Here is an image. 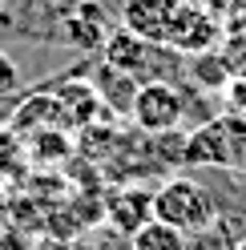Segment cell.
<instances>
[{"instance_id": "cell-15", "label": "cell", "mask_w": 246, "mask_h": 250, "mask_svg": "<svg viewBox=\"0 0 246 250\" xmlns=\"http://www.w3.org/2000/svg\"><path fill=\"white\" fill-rule=\"evenodd\" d=\"M73 250H105V246H73Z\"/></svg>"}, {"instance_id": "cell-17", "label": "cell", "mask_w": 246, "mask_h": 250, "mask_svg": "<svg viewBox=\"0 0 246 250\" xmlns=\"http://www.w3.org/2000/svg\"><path fill=\"white\" fill-rule=\"evenodd\" d=\"M238 166H242V169H246V149H242V162H238Z\"/></svg>"}, {"instance_id": "cell-1", "label": "cell", "mask_w": 246, "mask_h": 250, "mask_svg": "<svg viewBox=\"0 0 246 250\" xmlns=\"http://www.w3.org/2000/svg\"><path fill=\"white\" fill-rule=\"evenodd\" d=\"M153 218L182 230V234H202V230L214 226L218 210H214V198H210V190L202 182L170 178V182H162L153 190Z\"/></svg>"}, {"instance_id": "cell-8", "label": "cell", "mask_w": 246, "mask_h": 250, "mask_svg": "<svg viewBox=\"0 0 246 250\" xmlns=\"http://www.w3.org/2000/svg\"><path fill=\"white\" fill-rule=\"evenodd\" d=\"M153 49H158V44L142 41L137 33H129V28H113L109 41H105V69H113L121 77H137L149 65Z\"/></svg>"}, {"instance_id": "cell-18", "label": "cell", "mask_w": 246, "mask_h": 250, "mask_svg": "<svg viewBox=\"0 0 246 250\" xmlns=\"http://www.w3.org/2000/svg\"><path fill=\"white\" fill-rule=\"evenodd\" d=\"M0 4H4V0H0Z\"/></svg>"}, {"instance_id": "cell-4", "label": "cell", "mask_w": 246, "mask_h": 250, "mask_svg": "<svg viewBox=\"0 0 246 250\" xmlns=\"http://www.w3.org/2000/svg\"><path fill=\"white\" fill-rule=\"evenodd\" d=\"M133 121L145 133H174L186 117V101L170 81H145L133 93Z\"/></svg>"}, {"instance_id": "cell-12", "label": "cell", "mask_w": 246, "mask_h": 250, "mask_svg": "<svg viewBox=\"0 0 246 250\" xmlns=\"http://www.w3.org/2000/svg\"><path fill=\"white\" fill-rule=\"evenodd\" d=\"M222 101L230 117H246V77H230L222 85Z\"/></svg>"}, {"instance_id": "cell-9", "label": "cell", "mask_w": 246, "mask_h": 250, "mask_svg": "<svg viewBox=\"0 0 246 250\" xmlns=\"http://www.w3.org/2000/svg\"><path fill=\"white\" fill-rule=\"evenodd\" d=\"M65 41L73 49H105V41H109V17H105V8L97 0H81L69 17H65Z\"/></svg>"}, {"instance_id": "cell-14", "label": "cell", "mask_w": 246, "mask_h": 250, "mask_svg": "<svg viewBox=\"0 0 246 250\" xmlns=\"http://www.w3.org/2000/svg\"><path fill=\"white\" fill-rule=\"evenodd\" d=\"M202 8L214 12L218 21H234V17L246 12V0H202Z\"/></svg>"}, {"instance_id": "cell-7", "label": "cell", "mask_w": 246, "mask_h": 250, "mask_svg": "<svg viewBox=\"0 0 246 250\" xmlns=\"http://www.w3.org/2000/svg\"><path fill=\"white\" fill-rule=\"evenodd\" d=\"M57 109H61V129H81V125H93L101 113V93L93 85H81V81H69V85H57L53 89Z\"/></svg>"}, {"instance_id": "cell-13", "label": "cell", "mask_w": 246, "mask_h": 250, "mask_svg": "<svg viewBox=\"0 0 246 250\" xmlns=\"http://www.w3.org/2000/svg\"><path fill=\"white\" fill-rule=\"evenodd\" d=\"M20 69H17V61H12L4 49H0V101L12 97V93H20Z\"/></svg>"}, {"instance_id": "cell-6", "label": "cell", "mask_w": 246, "mask_h": 250, "mask_svg": "<svg viewBox=\"0 0 246 250\" xmlns=\"http://www.w3.org/2000/svg\"><path fill=\"white\" fill-rule=\"evenodd\" d=\"M170 17H174V0H125V8H121V24L149 44H165Z\"/></svg>"}, {"instance_id": "cell-5", "label": "cell", "mask_w": 246, "mask_h": 250, "mask_svg": "<svg viewBox=\"0 0 246 250\" xmlns=\"http://www.w3.org/2000/svg\"><path fill=\"white\" fill-rule=\"evenodd\" d=\"M105 222L113 230H121L125 238H133L145 222H153V190L145 186H125L105 198Z\"/></svg>"}, {"instance_id": "cell-3", "label": "cell", "mask_w": 246, "mask_h": 250, "mask_svg": "<svg viewBox=\"0 0 246 250\" xmlns=\"http://www.w3.org/2000/svg\"><path fill=\"white\" fill-rule=\"evenodd\" d=\"M218 41H222V21L202 8V0H174L165 49L186 53V57H202V53H214Z\"/></svg>"}, {"instance_id": "cell-2", "label": "cell", "mask_w": 246, "mask_h": 250, "mask_svg": "<svg viewBox=\"0 0 246 250\" xmlns=\"http://www.w3.org/2000/svg\"><path fill=\"white\" fill-rule=\"evenodd\" d=\"M246 149V117H222L206 121L182 142V162L186 166H238Z\"/></svg>"}, {"instance_id": "cell-10", "label": "cell", "mask_w": 246, "mask_h": 250, "mask_svg": "<svg viewBox=\"0 0 246 250\" xmlns=\"http://www.w3.org/2000/svg\"><path fill=\"white\" fill-rule=\"evenodd\" d=\"M129 250H190V234H182V230L153 218V222H145L129 238Z\"/></svg>"}, {"instance_id": "cell-11", "label": "cell", "mask_w": 246, "mask_h": 250, "mask_svg": "<svg viewBox=\"0 0 246 250\" xmlns=\"http://www.w3.org/2000/svg\"><path fill=\"white\" fill-rule=\"evenodd\" d=\"M69 149H73V142H69L65 129H37V133H28V153H33V162H41V166L65 162Z\"/></svg>"}, {"instance_id": "cell-16", "label": "cell", "mask_w": 246, "mask_h": 250, "mask_svg": "<svg viewBox=\"0 0 246 250\" xmlns=\"http://www.w3.org/2000/svg\"><path fill=\"white\" fill-rule=\"evenodd\" d=\"M230 250H246V242H234V246H230Z\"/></svg>"}]
</instances>
